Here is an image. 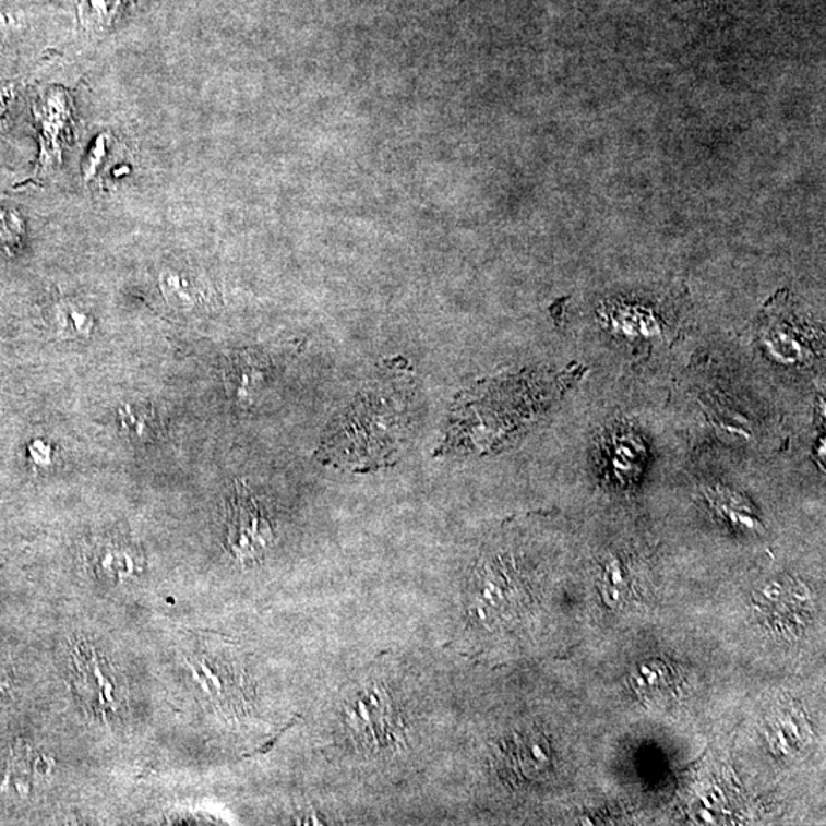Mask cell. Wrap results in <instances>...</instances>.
Masks as SVG:
<instances>
[{
  "instance_id": "cell-1",
  "label": "cell",
  "mask_w": 826,
  "mask_h": 826,
  "mask_svg": "<svg viewBox=\"0 0 826 826\" xmlns=\"http://www.w3.org/2000/svg\"><path fill=\"white\" fill-rule=\"evenodd\" d=\"M346 714L354 737L364 749L391 752L402 744L405 726L386 689L372 686L360 692Z\"/></svg>"
},
{
  "instance_id": "cell-2",
  "label": "cell",
  "mask_w": 826,
  "mask_h": 826,
  "mask_svg": "<svg viewBox=\"0 0 826 826\" xmlns=\"http://www.w3.org/2000/svg\"><path fill=\"white\" fill-rule=\"evenodd\" d=\"M273 542V525L264 507L238 483L227 505L228 550L243 563L261 562Z\"/></svg>"
},
{
  "instance_id": "cell-3",
  "label": "cell",
  "mask_w": 826,
  "mask_h": 826,
  "mask_svg": "<svg viewBox=\"0 0 826 826\" xmlns=\"http://www.w3.org/2000/svg\"><path fill=\"white\" fill-rule=\"evenodd\" d=\"M37 131H39V170L47 173L62 163L63 151L72 132V103L62 87H51L40 95L34 105Z\"/></svg>"
},
{
  "instance_id": "cell-4",
  "label": "cell",
  "mask_w": 826,
  "mask_h": 826,
  "mask_svg": "<svg viewBox=\"0 0 826 826\" xmlns=\"http://www.w3.org/2000/svg\"><path fill=\"white\" fill-rule=\"evenodd\" d=\"M75 686L80 698L86 704L87 709L93 711L94 718H101L103 721L109 718L110 714H117L120 702H118L117 683L113 681V672L110 671L108 663L101 660L91 647L79 646L75 650Z\"/></svg>"
},
{
  "instance_id": "cell-5",
  "label": "cell",
  "mask_w": 826,
  "mask_h": 826,
  "mask_svg": "<svg viewBox=\"0 0 826 826\" xmlns=\"http://www.w3.org/2000/svg\"><path fill=\"white\" fill-rule=\"evenodd\" d=\"M195 666L190 665L193 673H195L196 680L203 684V691L212 698L223 699L227 702L228 698H236L234 692H238V683L231 680L228 673H231V669L226 666L213 663L212 658L197 657Z\"/></svg>"
},
{
  "instance_id": "cell-6",
  "label": "cell",
  "mask_w": 826,
  "mask_h": 826,
  "mask_svg": "<svg viewBox=\"0 0 826 826\" xmlns=\"http://www.w3.org/2000/svg\"><path fill=\"white\" fill-rule=\"evenodd\" d=\"M95 570L100 571L106 577L123 578L139 573L140 566L133 558L131 548L108 543L97 551Z\"/></svg>"
},
{
  "instance_id": "cell-7",
  "label": "cell",
  "mask_w": 826,
  "mask_h": 826,
  "mask_svg": "<svg viewBox=\"0 0 826 826\" xmlns=\"http://www.w3.org/2000/svg\"><path fill=\"white\" fill-rule=\"evenodd\" d=\"M228 387H234L238 397L251 395L264 383V367L253 357H238L226 371Z\"/></svg>"
},
{
  "instance_id": "cell-8",
  "label": "cell",
  "mask_w": 826,
  "mask_h": 826,
  "mask_svg": "<svg viewBox=\"0 0 826 826\" xmlns=\"http://www.w3.org/2000/svg\"><path fill=\"white\" fill-rule=\"evenodd\" d=\"M513 755L517 757V764L524 768V775L528 778H538L540 770L547 767V744L539 737L517 738L513 744Z\"/></svg>"
},
{
  "instance_id": "cell-9",
  "label": "cell",
  "mask_w": 826,
  "mask_h": 826,
  "mask_svg": "<svg viewBox=\"0 0 826 826\" xmlns=\"http://www.w3.org/2000/svg\"><path fill=\"white\" fill-rule=\"evenodd\" d=\"M124 3L125 0H82L80 14L83 24L91 28H106L116 21Z\"/></svg>"
},
{
  "instance_id": "cell-10",
  "label": "cell",
  "mask_w": 826,
  "mask_h": 826,
  "mask_svg": "<svg viewBox=\"0 0 826 826\" xmlns=\"http://www.w3.org/2000/svg\"><path fill=\"white\" fill-rule=\"evenodd\" d=\"M635 689H638L642 694L655 696V699H658L668 689H672L671 672L665 668V665L642 666Z\"/></svg>"
},
{
  "instance_id": "cell-11",
  "label": "cell",
  "mask_w": 826,
  "mask_h": 826,
  "mask_svg": "<svg viewBox=\"0 0 826 826\" xmlns=\"http://www.w3.org/2000/svg\"><path fill=\"white\" fill-rule=\"evenodd\" d=\"M161 288L164 296L177 307H190L193 303V282L184 274L177 272H164L161 274Z\"/></svg>"
},
{
  "instance_id": "cell-12",
  "label": "cell",
  "mask_w": 826,
  "mask_h": 826,
  "mask_svg": "<svg viewBox=\"0 0 826 826\" xmlns=\"http://www.w3.org/2000/svg\"><path fill=\"white\" fill-rule=\"evenodd\" d=\"M24 220L17 212H0V253H11L16 250L24 238Z\"/></svg>"
},
{
  "instance_id": "cell-13",
  "label": "cell",
  "mask_w": 826,
  "mask_h": 826,
  "mask_svg": "<svg viewBox=\"0 0 826 826\" xmlns=\"http://www.w3.org/2000/svg\"><path fill=\"white\" fill-rule=\"evenodd\" d=\"M109 136L106 133L98 136L95 140L94 147L91 148L89 156H87L85 166H83V175L85 180H91L97 170L100 169L101 163L105 161L106 154H108Z\"/></svg>"
},
{
  "instance_id": "cell-14",
  "label": "cell",
  "mask_w": 826,
  "mask_h": 826,
  "mask_svg": "<svg viewBox=\"0 0 826 826\" xmlns=\"http://www.w3.org/2000/svg\"><path fill=\"white\" fill-rule=\"evenodd\" d=\"M11 100H13V89L10 86L0 87V120L9 110Z\"/></svg>"
}]
</instances>
